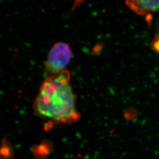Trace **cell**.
Wrapping results in <instances>:
<instances>
[{
	"instance_id": "cell-1",
	"label": "cell",
	"mask_w": 159,
	"mask_h": 159,
	"mask_svg": "<svg viewBox=\"0 0 159 159\" xmlns=\"http://www.w3.org/2000/svg\"><path fill=\"white\" fill-rule=\"evenodd\" d=\"M76 98L70 85V74L64 70L48 76L41 86L34 103L35 112L56 123L75 121L79 117Z\"/></svg>"
},
{
	"instance_id": "cell-3",
	"label": "cell",
	"mask_w": 159,
	"mask_h": 159,
	"mask_svg": "<svg viewBox=\"0 0 159 159\" xmlns=\"http://www.w3.org/2000/svg\"><path fill=\"white\" fill-rule=\"evenodd\" d=\"M126 4L131 10L140 15L159 11V1H128Z\"/></svg>"
},
{
	"instance_id": "cell-4",
	"label": "cell",
	"mask_w": 159,
	"mask_h": 159,
	"mask_svg": "<svg viewBox=\"0 0 159 159\" xmlns=\"http://www.w3.org/2000/svg\"><path fill=\"white\" fill-rule=\"evenodd\" d=\"M152 47L155 51L159 54V35L155 38V40L152 43Z\"/></svg>"
},
{
	"instance_id": "cell-2",
	"label": "cell",
	"mask_w": 159,
	"mask_h": 159,
	"mask_svg": "<svg viewBox=\"0 0 159 159\" xmlns=\"http://www.w3.org/2000/svg\"><path fill=\"white\" fill-rule=\"evenodd\" d=\"M69 45L64 42H57L51 48L48 54L45 71L48 76L57 75L65 70L72 57Z\"/></svg>"
}]
</instances>
